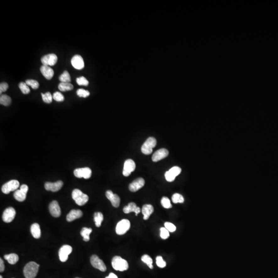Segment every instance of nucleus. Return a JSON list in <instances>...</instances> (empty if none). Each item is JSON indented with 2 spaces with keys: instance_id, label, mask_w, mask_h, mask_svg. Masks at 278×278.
Instances as JSON below:
<instances>
[{
  "instance_id": "4",
  "label": "nucleus",
  "mask_w": 278,
  "mask_h": 278,
  "mask_svg": "<svg viewBox=\"0 0 278 278\" xmlns=\"http://www.w3.org/2000/svg\"><path fill=\"white\" fill-rule=\"evenodd\" d=\"M157 144V141L153 137H150L146 140L141 147V151L145 155H150L153 152V148Z\"/></svg>"
},
{
  "instance_id": "29",
  "label": "nucleus",
  "mask_w": 278,
  "mask_h": 278,
  "mask_svg": "<svg viewBox=\"0 0 278 278\" xmlns=\"http://www.w3.org/2000/svg\"><path fill=\"white\" fill-rule=\"evenodd\" d=\"M12 99L6 94L1 95L0 97V104L5 106H8L11 104Z\"/></svg>"
},
{
  "instance_id": "14",
  "label": "nucleus",
  "mask_w": 278,
  "mask_h": 278,
  "mask_svg": "<svg viewBox=\"0 0 278 278\" xmlns=\"http://www.w3.org/2000/svg\"><path fill=\"white\" fill-rule=\"evenodd\" d=\"M145 184V180L142 178H138L134 180L133 183L129 185V189L133 192H135L140 190Z\"/></svg>"
},
{
  "instance_id": "31",
  "label": "nucleus",
  "mask_w": 278,
  "mask_h": 278,
  "mask_svg": "<svg viewBox=\"0 0 278 278\" xmlns=\"http://www.w3.org/2000/svg\"><path fill=\"white\" fill-rule=\"evenodd\" d=\"M141 260L142 262L145 263L146 264H147L148 266L150 267V269H153V261L152 259L147 255V254H144L143 255L141 258Z\"/></svg>"
},
{
  "instance_id": "32",
  "label": "nucleus",
  "mask_w": 278,
  "mask_h": 278,
  "mask_svg": "<svg viewBox=\"0 0 278 278\" xmlns=\"http://www.w3.org/2000/svg\"><path fill=\"white\" fill-rule=\"evenodd\" d=\"M172 201H173L174 204H177V203H181V204H182V203H184V198H183V196L181 195V194H178V193L174 194L172 196Z\"/></svg>"
},
{
  "instance_id": "8",
  "label": "nucleus",
  "mask_w": 278,
  "mask_h": 278,
  "mask_svg": "<svg viewBox=\"0 0 278 278\" xmlns=\"http://www.w3.org/2000/svg\"><path fill=\"white\" fill-rule=\"evenodd\" d=\"M74 174L75 176L77 178H84L87 179L90 178L91 176L92 171L89 167L76 168L74 170Z\"/></svg>"
},
{
  "instance_id": "17",
  "label": "nucleus",
  "mask_w": 278,
  "mask_h": 278,
  "mask_svg": "<svg viewBox=\"0 0 278 278\" xmlns=\"http://www.w3.org/2000/svg\"><path fill=\"white\" fill-rule=\"evenodd\" d=\"M106 196L111 201V204L115 208H118L120 204V198L117 195L114 194L112 192L108 190L106 192Z\"/></svg>"
},
{
  "instance_id": "25",
  "label": "nucleus",
  "mask_w": 278,
  "mask_h": 278,
  "mask_svg": "<svg viewBox=\"0 0 278 278\" xmlns=\"http://www.w3.org/2000/svg\"><path fill=\"white\" fill-rule=\"evenodd\" d=\"M92 231L91 228L84 227L81 229L80 234L83 237V240L85 242H88L90 240V234Z\"/></svg>"
},
{
  "instance_id": "37",
  "label": "nucleus",
  "mask_w": 278,
  "mask_h": 278,
  "mask_svg": "<svg viewBox=\"0 0 278 278\" xmlns=\"http://www.w3.org/2000/svg\"><path fill=\"white\" fill-rule=\"evenodd\" d=\"M25 83L28 86H30L33 89H37L39 87V84L36 80L28 79L26 80Z\"/></svg>"
},
{
  "instance_id": "5",
  "label": "nucleus",
  "mask_w": 278,
  "mask_h": 278,
  "mask_svg": "<svg viewBox=\"0 0 278 278\" xmlns=\"http://www.w3.org/2000/svg\"><path fill=\"white\" fill-rule=\"evenodd\" d=\"M20 185V183L17 180H12L5 183L2 187V191L3 193L8 194L12 191H16Z\"/></svg>"
},
{
  "instance_id": "26",
  "label": "nucleus",
  "mask_w": 278,
  "mask_h": 278,
  "mask_svg": "<svg viewBox=\"0 0 278 278\" xmlns=\"http://www.w3.org/2000/svg\"><path fill=\"white\" fill-rule=\"evenodd\" d=\"M73 84L71 83H61L59 84L58 89L60 91L65 92L68 91H71L73 90Z\"/></svg>"
},
{
  "instance_id": "42",
  "label": "nucleus",
  "mask_w": 278,
  "mask_h": 278,
  "mask_svg": "<svg viewBox=\"0 0 278 278\" xmlns=\"http://www.w3.org/2000/svg\"><path fill=\"white\" fill-rule=\"evenodd\" d=\"M170 237L169 231L166 228L162 227L160 228V237L163 240H166Z\"/></svg>"
},
{
  "instance_id": "23",
  "label": "nucleus",
  "mask_w": 278,
  "mask_h": 278,
  "mask_svg": "<svg viewBox=\"0 0 278 278\" xmlns=\"http://www.w3.org/2000/svg\"><path fill=\"white\" fill-rule=\"evenodd\" d=\"M30 232L34 238H39L41 237V230L40 225L37 223L33 224L30 227Z\"/></svg>"
},
{
  "instance_id": "18",
  "label": "nucleus",
  "mask_w": 278,
  "mask_h": 278,
  "mask_svg": "<svg viewBox=\"0 0 278 278\" xmlns=\"http://www.w3.org/2000/svg\"><path fill=\"white\" fill-rule=\"evenodd\" d=\"M168 155V150L165 148H161L155 151L152 156V160L154 162H158L163 159Z\"/></svg>"
},
{
  "instance_id": "10",
  "label": "nucleus",
  "mask_w": 278,
  "mask_h": 278,
  "mask_svg": "<svg viewBox=\"0 0 278 278\" xmlns=\"http://www.w3.org/2000/svg\"><path fill=\"white\" fill-rule=\"evenodd\" d=\"M58 60V57L54 54H49L42 57L41 61L43 66H53L55 65Z\"/></svg>"
},
{
  "instance_id": "11",
  "label": "nucleus",
  "mask_w": 278,
  "mask_h": 278,
  "mask_svg": "<svg viewBox=\"0 0 278 278\" xmlns=\"http://www.w3.org/2000/svg\"><path fill=\"white\" fill-rule=\"evenodd\" d=\"M136 169V163L132 159H128L126 160L124 163L123 168V175L125 177H128Z\"/></svg>"
},
{
  "instance_id": "30",
  "label": "nucleus",
  "mask_w": 278,
  "mask_h": 278,
  "mask_svg": "<svg viewBox=\"0 0 278 278\" xmlns=\"http://www.w3.org/2000/svg\"><path fill=\"white\" fill-rule=\"evenodd\" d=\"M59 80L61 83H70L71 81V79L70 76V74L67 71H64L63 74L59 77Z\"/></svg>"
},
{
  "instance_id": "47",
  "label": "nucleus",
  "mask_w": 278,
  "mask_h": 278,
  "mask_svg": "<svg viewBox=\"0 0 278 278\" xmlns=\"http://www.w3.org/2000/svg\"><path fill=\"white\" fill-rule=\"evenodd\" d=\"M5 265L4 263L3 259H0V272H2L4 271Z\"/></svg>"
},
{
  "instance_id": "22",
  "label": "nucleus",
  "mask_w": 278,
  "mask_h": 278,
  "mask_svg": "<svg viewBox=\"0 0 278 278\" xmlns=\"http://www.w3.org/2000/svg\"><path fill=\"white\" fill-rule=\"evenodd\" d=\"M154 211V208L151 204H145L142 209V212L144 215V220H148L150 216Z\"/></svg>"
},
{
  "instance_id": "6",
  "label": "nucleus",
  "mask_w": 278,
  "mask_h": 278,
  "mask_svg": "<svg viewBox=\"0 0 278 278\" xmlns=\"http://www.w3.org/2000/svg\"><path fill=\"white\" fill-rule=\"evenodd\" d=\"M130 228V222L128 220L124 219L119 221L116 226V233L118 235H123L128 231Z\"/></svg>"
},
{
  "instance_id": "19",
  "label": "nucleus",
  "mask_w": 278,
  "mask_h": 278,
  "mask_svg": "<svg viewBox=\"0 0 278 278\" xmlns=\"http://www.w3.org/2000/svg\"><path fill=\"white\" fill-rule=\"evenodd\" d=\"M123 212L126 214H128L130 212H134L136 215H138L139 213L141 212V209L138 207L136 204L134 203H130L128 205L124 207Z\"/></svg>"
},
{
  "instance_id": "15",
  "label": "nucleus",
  "mask_w": 278,
  "mask_h": 278,
  "mask_svg": "<svg viewBox=\"0 0 278 278\" xmlns=\"http://www.w3.org/2000/svg\"><path fill=\"white\" fill-rule=\"evenodd\" d=\"M71 64L73 67L77 70H82L84 67V63L83 57L79 55H76L72 57Z\"/></svg>"
},
{
  "instance_id": "21",
  "label": "nucleus",
  "mask_w": 278,
  "mask_h": 278,
  "mask_svg": "<svg viewBox=\"0 0 278 278\" xmlns=\"http://www.w3.org/2000/svg\"><path fill=\"white\" fill-rule=\"evenodd\" d=\"M83 215V213L81 210H72L67 216V221L68 222H71L80 218Z\"/></svg>"
},
{
  "instance_id": "9",
  "label": "nucleus",
  "mask_w": 278,
  "mask_h": 278,
  "mask_svg": "<svg viewBox=\"0 0 278 278\" xmlns=\"http://www.w3.org/2000/svg\"><path fill=\"white\" fill-rule=\"evenodd\" d=\"M72 247L68 245L62 246L59 251V257L60 261L65 262L68 259V255L72 252Z\"/></svg>"
},
{
  "instance_id": "44",
  "label": "nucleus",
  "mask_w": 278,
  "mask_h": 278,
  "mask_svg": "<svg viewBox=\"0 0 278 278\" xmlns=\"http://www.w3.org/2000/svg\"><path fill=\"white\" fill-rule=\"evenodd\" d=\"M8 88V84L7 83H5V82L1 83V84H0V94H1L2 93L6 91Z\"/></svg>"
},
{
  "instance_id": "35",
  "label": "nucleus",
  "mask_w": 278,
  "mask_h": 278,
  "mask_svg": "<svg viewBox=\"0 0 278 278\" xmlns=\"http://www.w3.org/2000/svg\"><path fill=\"white\" fill-rule=\"evenodd\" d=\"M161 204L164 208L170 209L172 208L170 199L166 197H163L161 200Z\"/></svg>"
},
{
  "instance_id": "2",
  "label": "nucleus",
  "mask_w": 278,
  "mask_h": 278,
  "mask_svg": "<svg viewBox=\"0 0 278 278\" xmlns=\"http://www.w3.org/2000/svg\"><path fill=\"white\" fill-rule=\"evenodd\" d=\"M112 266L114 270L120 271L127 270L129 267L127 261L119 256H116L113 258Z\"/></svg>"
},
{
  "instance_id": "45",
  "label": "nucleus",
  "mask_w": 278,
  "mask_h": 278,
  "mask_svg": "<svg viewBox=\"0 0 278 278\" xmlns=\"http://www.w3.org/2000/svg\"><path fill=\"white\" fill-rule=\"evenodd\" d=\"M165 178L168 182H173L175 179L174 176L172 175V174L169 172V171H167L165 173Z\"/></svg>"
},
{
  "instance_id": "40",
  "label": "nucleus",
  "mask_w": 278,
  "mask_h": 278,
  "mask_svg": "<svg viewBox=\"0 0 278 278\" xmlns=\"http://www.w3.org/2000/svg\"><path fill=\"white\" fill-rule=\"evenodd\" d=\"M53 99L56 101H63L64 100V96L59 92H56L53 95Z\"/></svg>"
},
{
  "instance_id": "20",
  "label": "nucleus",
  "mask_w": 278,
  "mask_h": 278,
  "mask_svg": "<svg viewBox=\"0 0 278 278\" xmlns=\"http://www.w3.org/2000/svg\"><path fill=\"white\" fill-rule=\"evenodd\" d=\"M40 71L46 79L50 80L53 78L54 72L49 66H42L40 68Z\"/></svg>"
},
{
  "instance_id": "36",
  "label": "nucleus",
  "mask_w": 278,
  "mask_h": 278,
  "mask_svg": "<svg viewBox=\"0 0 278 278\" xmlns=\"http://www.w3.org/2000/svg\"><path fill=\"white\" fill-rule=\"evenodd\" d=\"M172 175L174 176L175 178L177 177V176H178L181 172V169L178 166H174L172 167L169 171Z\"/></svg>"
},
{
  "instance_id": "50",
  "label": "nucleus",
  "mask_w": 278,
  "mask_h": 278,
  "mask_svg": "<svg viewBox=\"0 0 278 278\" xmlns=\"http://www.w3.org/2000/svg\"></svg>"
},
{
  "instance_id": "24",
  "label": "nucleus",
  "mask_w": 278,
  "mask_h": 278,
  "mask_svg": "<svg viewBox=\"0 0 278 278\" xmlns=\"http://www.w3.org/2000/svg\"><path fill=\"white\" fill-rule=\"evenodd\" d=\"M4 258L5 259L8 261V262L9 264H12V265L16 264L19 261L18 255L17 254L10 253L9 254H6L4 255Z\"/></svg>"
},
{
  "instance_id": "27",
  "label": "nucleus",
  "mask_w": 278,
  "mask_h": 278,
  "mask_svg": "<svg viewBox=\"0 0 278 278\" xmlns=\"http://www.w3.org/2000/svg\"><path fill=\"white\" fill-rule=\"evenodd\" d=\"M14 196L17 201L22 202L25 201L26 197V194L20 190H16L14 194Z\"/></svg>"
},
{
  "instance_id": "41",
  "label": "nucleus",
  "mask_w": 278,
  "mask_h": 278,
  "mask_svg": "<svg viewBox=\"0 0 278 278\" xmlns=\"http://www.w3.org/2000/svg\"><path fill=\"white\" fill-rule=\"evenodd\" d=\"M156 264L160 268H164L166 265V261L163 259L162 257L161 256H158L156 258Z\"/></svg>"
},
{
  "instance_id": "12",
  "label": "nucleus",
  "mask_w": 278,
  "mask_h": 278,
  "mask_svg": "<svg viewBox=\"0 0 278 278\" xmlns=\"http://www.w3.org/2000/svg\"><path fill=\"white\" fill-rule=\"evenodd\" d=\"M16 210L13 207H9L5 210L2 215V219L5 222H12L16 216Z\"/></svg>"
},
{
  "instance_id": "16",
  "label": "nucleus",
  "mask_w": 278,
  "mask_h": 278,
  "mask_svg": "<svg viewBox=\"0 0 278 278\" xmlns=\"http://www.w3.org/2000/svg\"><path fill=\"white\" fill-rule=\"evenodd\" d=\"M49 211L52 215L54 217H58L61 215L60 206L56 200H54L50 204Z\"/></svg>"
},
{
  "instance_id": "13",
  "label": "nucleus",
  "mask_w": 278,
  "mask_h": 278,
  "mask_svg": "<svg viewBox=\"0 0 278 278\" xmlns=\"http://www.w3.org/2000/svg\"><path fill=\"white\" fill-rule=\"evenodd\" d=\"M63 183L62 181H58L56 183H50L47 182L44 184V188L46 190L50 191L56 192L58 191L62 188L63 187Z\"/></svg>"
},
{
  "instance_id": "46",
  "label": "nucleus",
  "mask_w": 278,
  "mask_h": 278,
  "mask_svg": "<svg viewBox=\"0 0 278 278\" xmlns=\"http://www.w3.org/2000/svg\"><path fill=\"white\" fill-rule=\"evenodd\" d=\"M20 190L23 192L25 193V194H27L28 190H29V187L26 184H23V185H22L20 187Z\"/></svg>"
},
{
  "instance_id": "48",
  "label": "nucleus",
  "mask_w": 278,
  "mask_h": 278,
  "mask_svg": "<svg viewBox=\"0 0 278 278\" xmlns=\"http://www.w3.org/2000/svg\"><path fill=\"white\" fill-rule=\"evenodd\" d=\"M105 278H117V276L115 274H113V273H110L109 275L107 277H106Z\"/></svg>"
},
{
  "instance_id": "43",
  "label": "nucleus",
  "mask_w": 278,
  "mask_h": 278,
  "mask_svg": "<svg viewBox=\"0 0 278 278\" xmlns=\"http://www.w3.org/2000/svg\"><path fill=\"white\" fill-rule=\"evenodd\" d=\"M164 226H165V228H166L169 232H175V231H176V227L174 225V224H172L171 222H165V224H164Z\"/></svg>"
},
{
  "instance_id": "28",
  "label": "nucleus",
  "mask_w": 278,
  "mask_h": 278,
  "mask_svg": "<svg viewBox=\"0 0 278 278\" xmlns=\"http://www.w3.org/2000/svg\"><path fill=\"white\" fill-rule=\"evenodd\" d=\"M104 220V216L101 212H95L94 214V220L95 224L97 227L101 226V222Z\"/></svg>"
},
{
  "instance_id": "38",
  "label": "nucleus",
  "mask_w": 278,
  "mask_h": 278,
  "mask_svg": "<svg viewBox=\"0 0 278 278\" xmlns=\"http://www.w3.org/2000/svg\"><path fill=\"white\" fill-rule=\"evenodd\" d=\"M77 95L80 97H88L90 95V92L87 90H84L83 89H79L76 91Z\"/></svg>"
},
{
  "instance_id": "49",
  "label": "nucleus",
  "mask_w": 278,
  "mask_h": 278,
  "mask_svg": "<svg viewBox=\"0 0 278 278\" xmlns=\"http://www.w3.org/2000/svg\"><path fill=\"white\" fill-rule=\"evenodd\" d=\"M0 278H3V277H2V275H1V276H0Z\"/></svg>"
},
{
  "instance_id": "7",
  "label": "nucleus",
  "mask_w": 278,
  "mask_h": 278,
  "mask_svg": "<svg viewBox=\"0 0 278 278\" xmlns=\"http://www.w3.org/2000/svg\"><path fill=\"white\" fill-rule=\"evenodd\" d=\"M90 262L92 265L95 268L104 272L107 270L105 264L101 259L96 255H92L90 258Z\"/></svg>"
},
{
  "instance_id": "3",
  "label": "nucleus",
  "mask_w": 278,
  "mask_h": 278,
  "mask_svg": "<svg viewBox=\"0 0 278 278\" xmlns=\"http://www.w3.org/2000/svg\"><path fill=\"white\" fill-rule=\"evenodd\" d=\"M72 197L76 204L80 206L85 204L89 200L88 196L77 188L73 190L72 193Z\"/></svg>"
},
{
  "instance_id": "1",
  "label": "nucleus",
  "mask_w": 278,
  "mask_h": 278,
  "mask_svg": "<svg viewBox=\"0 0 278 278\" xmlns=\"http://www.w3.org/2000/svg\"><path fill=\"white\" fill-rule=\"evenodd\" d=\"M39 265L34 262H30L26 265L23 273L26 278H35L38 272Z\"/></svg>"
},
{
  "instance_id": "34",
  "label": "nucleus",
  "mask_w": 278,
  "mask_h": 278,
  "mask_svg": "<svg viewBox=\"0 0 278 278\" xmlns=\"http://www.w3.org/2000/svg\"><path fill=\"white\" fill-rule=\"evenodd\" d=\"M42 99L43 100V101L47 104H50V103L52 102V100H53V96H52L51 93L46 92V93H41Z\"/></svg>"
},
{
  "instance_id": "33",
  "label": "nucleus",
  "mask_w": 278,
  "mask_h": 278,
  "mask_svg": "<svg viewBox=\"0 0 278 278\" xmlns=\"http://www.w3.org/2000/svg\"><path fill=\"white\" fill-rule=\"evenodd\" d=\"M19 87L23 94H27L30 92V89L29 88L28 85L26 84V83L21 82L19 84Z\"/></svg>"
},
{
  "instance_id": "39",
  "label": "nucleus",
  "mask_w": 278,
  "mask_h": 278,
  "mask_svg": "<svg viewBox=\"0 0 278 278\" xmlns=\"http://www.w3.org/2000/svg\"><path fill=\"white\" fill-rule=\"evenodd\" d=\"M76 83L79 86H87L89 84V81L84 76L78 77L76 79Z\"/></svg>"
}]
</instances>
